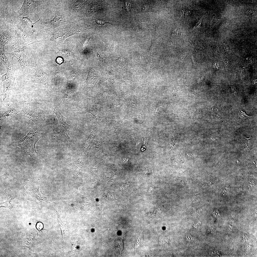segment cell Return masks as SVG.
Listing matches in <instances>:
<instances>
[{
  "label": "cell",
  "instance_id": "6da1fadb",
  "mask_svg": "<svg viewBox=\"0 0 257 257\" xmlns=\"http://www.w3.org/2000/svg\"><path fill=\"white\" fill-rule=\"evenodd\" d=\"M42 137L39 128H35L30 130L24 138L19 141L13 142L11 145L14 147H20L22 153L31 157L38 153L36 151L35 145Z\"/></svg>",
  "mask_w": 257,
  "mask_h": 257
},
{
  "label": "cell",
  "instance_id": "7a4b0ae2",
  "mask_svg": "<svg viewBox=\"0 0 257 257\" xmlns=\"http://www.w3.org/2000/svg\"><path fill=\"white\" fill-rule=\"evenodd\" d=\"M18 114L28 118L38 126L42 125L44 123L45 117L43 111L31 103L24 102Z\"/></svg>",
  "mask_w": 257,
  "mask_h": 257
},
{
  "label": "cell",
  "instance_id": "3957f363",
  "mask_svg": "<svg viewBox=\"0 0 257 257\" xmlns=\"http://www.w3.org/2000/svg\"><path fill=\"white\" fill-rule=\"evenodd\" d=\"M3 16L5 22L15 31L17 35L18 40L19 41L21 46H22V48L37 42L38 40L35 38L32 37L28 35L24 32L23 29L14 23L7 8L3 11Z\"/></svg>",
  "mask_w": 257,
  "mask_h": 257
},
{
  "label": "cell",
  "instance_id": "277c9868",
  "mask_svg": "<svg viewBox=\"0 0 257 257\" xmlns=\"http://www.w3.org/2000/svg\"><path fill=\"white\" fill-rule=\"evenodd\" d=\"M49 107L56 115L59 123L60 131L57 133L58 139L63 142L67 146L71 141L67 133L68 129L71 126L66 123L65 119L66 118L62 115L58 110L52 107Z\"/></svg>",
  "mask_w": 257,
  "mask_h": 257
},
{
  "label": "cell",
  "instance_id": "5b68a950",
  "mask_svg": "<svg viewBox=\"0 0 257 257\" xmlns=\"http://www.w3.org/2000/svg\"><path fill=\"white\" fill-rule=\"evenodd\" d=\"M11 54L18 62L23 71L30 66L31 64L30 59L23 52L19 41L18 40L14 44L11 46Z\"/></svg>",
  "mask_w": 257,
  "mask_h": 257
},
{
  "label": "cell",
  "instance_id": "8992f818",
  "mask_svg": "<svg viewBox=\"0 0 257 257\" xmlns=\"http://www.w3.org/2000/svg\"><path fill=\"white\" fill-rule=\"evenodd\" d=\"M10 13L14 23L22 29H31L35 23H33L28 17H21L13 9Z\"/></svg>",
  "mask_w": 257,
  "mask_h": 257
},
{
  "label": "cell",
  "instance_id": "52a82bcc",
  "mask_svg": "<svg viewBox=\"0 0 257 257\" xmlns=\"http://www.w3.org/2000/svg\"><path fill=\"white\" fill-rule=\"evenodd\" d=\"M6 24L3 23L0 26V48H4L5 45L17 38V36L10 31Z\"/></svg>",
  "mask_w": 257,
  "mask_h": 257
},
{
  "label": "cell",
  "instance_id": "ba28073f",
  "mask_svg": "<svg viewBox=\"0 0 257 257\" xmlns=\"http://www.w3.org/2000/svg\"><path fill=\"white\" fill-rule=\"evenodd\" d=\"M42 3L41 0H25L18 11V14L21 16H30L35 8Z\"/></svg>",
  "mask_w": 257,
  "mask_h": 257
},
{
  "label": "cell",
  "instance_id": "9c48e42d",
  "mask_svg": "<svg viewBox=\"0 0 257 257\" xmlns=\"http://www.w3.org/2000/svg\"><path fill=\"white\" fill-rule=\"evenodd\" d=\"M0 59L6 69V72L14 75L15 68L12 55L5 51L4 48H0Z\"/></svg>",
  "mask_w": 257,
  "mask_h": 257
},
{
  "label": "cell",
  "instance_id": "30bf717a",
  "mask_svg": "<svg viewBox=\"0 0 257 257\" xmlns=\"http://www.w3.org/2000/svg\"><path fill=\"white\" fill-rule=\"evenodd\" d=\"M14 77V75L7 72L3 75L1 77L3 87L2 94L4 96L3 101L9 96L14 88L15 80Z\"/></svg>",
  "mask_w": 257,
  "mask_h": 257
},
{
  "label": "cell",
  "instance_id": "8fae6325",
  "mask_svg": "<svg viewBox=\"0 0 257 257\" xmlns=\"http://www.w3.org/2000/svg\"><path fill=\"white\" fill-rule=\"evenodd\" d=\"M28 80L32 82L49 86L46 73L43 69L40 68L35 69L30 77Z\"/></svg>",
  "mask_w": 257,
  "mask_h": 257
},
{
  "label": "cell",
  "instance_id": "7c38bea8",
  "mask_svg": "<svg viewBox=\"0 0 257 257\" xmlns=\"http://www.w3.org/2000/svg\"><path fill=\"white\" fill-rule=\"evenodd\" d=\"M40 17L35 22V25L41 29L54 28L60 24L63 21L62 16L57 15L52 20L48 21H43L40 20Z\"/></svg>",
  "mask_w": 257,
  "mask_h": 257
},
{
  "label": "cell",
  "instance_id": "4fadbf2b",
  "mask_svg": "<svg viewBox=\"0 0 257 257\" xmlns=\"http://www.w3.org/2000/svg\"><path fill=\"white\" fill-rule=\"evenodd\" d=\"M75 31L65 32L58 34L53 35L42 40V41H49L55 42H62L67 38L76 33Z\"/></svg>",
  "mask_w": 257,
  "mask_h": 257
},
{
  "label": "cell",
  "instance_id": "5bb4252c",
  "mask_svg": "<svg viewBox=\"0 0 257 257\" xmlns=\"http://www.w3.org/2000/svg\"><path fill=\"white\" fill-rule=\"evenodd\" d=\"M36 186H35V188L34 189V185L33 186L32 185L30 186L29 188H30L29 189L25 188L26 192L27 193H26L29 194V195H30V196L37 198L39 201H40V200H43L44 199L47 198H51L45 197L41 194L39 191V187L36 188Z\"/></svg>",
  "mask_w": 257,
  "mask_h": 257
},
{
  "label": "cell",
  "instance_id": "9a60e30c",
  "mask_svg": "<svg viewBox=\"0 0 257 257\" xmlns=\"http://www.w3.org/2000/svg\"><path fill=\"white\" fill-rule=\"evenodd\" d=\"M57 221L62 230L64 241H65L66 237V225L62 221L59 212L56 211Z\"/></svg>",
  "mask_w": 257,
  "mask_h": 257
},
{
  "label": "cell",
  "instance_id": "2e32d148",
  "mask_svg": "<svg viewBox=\"0 0 257 257\" xmlns=\"http://www.w3.org/2000/svg\"><path fill=\"white\" fill-rule=\"evenodd\" d=\"M87 79V83H95L98 80V77L95 71L92 68H90Z\"/></svg>",
  "mask_w": 257,
  "mask_h": 257
},
{
  "label": "cell",
  "instance_id": "e0dca14e",
  "mask_svg": "<svg viewBox=\"0 0 257 257\" xmlns=\"http://www.w3.org/2000/svg\"><path fill=\"white\" fill-rule=\"evenodd\" d=\"M16 112V110L14 108L9 109L0 114V120L10 118Z\"/></svg>",
  "mask_w": 257,
  "mask_h": 257
},
{
  "label": "cell",
  "instance_id": "ac0fdd59",
  "mask_svg": "<svg viewBox=\"0 0 257 257\" xmlns=\"http://www.w3.org/2000/svg\"><path fill=\"white\" fill-rule=\"evenodd\" d=\"M73 95V93L70 92L65 94L59 99V105H63L67 101L71 99Z\"/></svg>",
  "mask_w": 257,
  "mask_h": 257
},
{
  "label": "cell",
  "instance_id": "d6986e66",
  "mask_svg": "<svg viewBox=\"0 0 257 257\" xmlns=\"http://www.w3.org/2000/svg\"><path fill=\"white\" fill-rule=\"evenodd\" d=\"M85 112L90 113L96 118L97 110L95 107L93 105L90 104H87L86 106Z\"/></svg>",
  "mask_w": 257,
  "mask_h": 257
},
{
  "label": "cell",
  "instance_id": "ffe728a7",
  "mask_svg": "<svg viewBox=\"0 0 257 257\" xmlns=\"http://www.w3.org/2000/svg\"><path fill=\"white\" fill-rule=\"evenodd\" d=\"M13 197L10 196V197L8 198L6 201L4 203H0V207H5L7 208L11 209L13 207L11 204L10 202Z\"/></svg>",
  "mask_w": 257,
  "mask_h": 257
},
{
  "label": "cell",
  "instance_id": "44dd1931",
  "mask_svg": "<svg viewBox=\"0 0 257 257\" xmlns=\"http://www.w3.org/2000/svg\"><path fill=\"white\" fill-rule=\"evenodd\" d=\"M191 10L189 8H185L182 10L180 12L181 16L186 17L189 15L191 12Z\"/></svg>",
  "mask_w": 257,
  "mask_h": 257
},
{
  "label": "cell",
  "instance_id": "7402d4cb",
  "mask_svg": "<svg viewBox=\"0 0 257 257\" xmlns=\"http://www.w3.org/2000/svg\"><path fill=\"white\" fill-rule=\"evenodd\" d=\"M189 41L193 45L200 47H203L204 46V45L202 42L199 40H190Z\"/></svg>",
  "mask_w": 257,
  "mask_h": 257
},
{
  "label": "cell",
  "instance_id": "603a6c76",
  "mask_svg": "<svg viewBox=\"0 0 257 257\" xmlns=\"http://www.w3.org/2000/svg\"><path fill=\"white\" fill-rule=\"evenodd\" d=\"M90 38V37H88L84 40L82 42L81 45V48L82 49L84 48L87 45Z\"/></svg>",
  "mask_w": 257,
  "mask_h": 257
},
{
  "label": "cell",
  "instance_id": "cb8c5ba5",
  "mask_svg": "<svg viewBox=\"0 0 257 257\" xmlns=\"http://www.w3.org/2000/svg\"><path fill=\"white\" fill-rule=\"evenodd\" d=\"M96 21L97 24L101 25H104L107 22L106 21L103 20H96Z\"/></svg>",
  "mask_w": 257,
  "mask_h": 257
},
{
  "label": "cell",
  "instance_id": "d4e9b609",
  "mask_svg": "<svg viewBox=\"0 0 257 257\" xmlns=\"http://www.w3.org/2000/svg\"><path fill=\"white\" fill-rule=\"evenodd\" d=\"M93 52L94 54L96 57L97 58V59L99 60L100 61L101 59V58L96 50L95 49H94L93 51Z\"/></svg>",
  "mask_w": 257,
  "mask_h": 257
},
{
  "label": "cell",
  "instance_id": "484cf974",
  "mask_svg": "<svg viewBox=\"0 0 257 257\" xmlns=\"http://www.w3.org/2000/svg\"><path fill=\"white\" fill-rule=\"evenodd\" d=\"M240 112L239 113L240 115L241 118H242V119H245L247 117H248L247 115L245 114V113L242 112Z\"/></svg>",
  "mask_w": 257,
  "mask_h": 257
},
{
  "label": "cell",
  "instance_id": "4316f807",
  "mask_svg": "<svg viewBox=\"0 0 257 257\" xmlns=\"http://www.w3.org/2000/svg\"><path fill=\"white\" fill-rule=\"evenodd\" d=\"M80 2V1H78L75 2L74 6L75 8H78L80 7V6H81V5H79V4H81V3L80 4L79 3H79Z\"/></svg>",
  "mask_w": 257,
  "mask_h": 257
},
{
  "label": "cell",
  "instance_id": "83f0119b",
  "mask_svg": "<svg viewBox=\"0 0 257 257\" xmlns=\"http://www.w3.org/2000/svg\"><path fill=\"white\" fill-rule=\"evenodd\" d=\"M37 225V228L39 230H41L42 229L43 227V224L41 223H39Z\"/></svg>",
  "mask_w": 257,
  "mask_h": 257
},
{
  "label": "cell",
  "instance_id": "f1b7e54d",
  "mask_svg": "<svg viewBox=\"0 0 257 257\" xmlns=\"http://www.w3.org/2000/svg\"><path fill=\"white\" fill-rule=\"evenodd\" d=\"M57 62L59 64H61L63 62L62 59L60 58H58L57 59Z\"/></svg>",
  "mask_w": 257,
  "mask_h": 257
}]
</instances>
